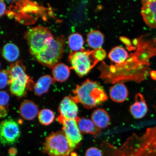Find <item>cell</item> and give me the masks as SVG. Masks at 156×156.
<instances>
[{"label": "cell", "mask_w": 156, "mask_h": 156, "mask_svg": "<svg viewBox=\"0 0 156 156\" xmlns=\"http://www.w3.org/2000/svg\"><path fill=\"white\" fill-rule=\"evenodd\" d=\"M137 49L121 64L109 65L104 62L99 66V77L106 83L127 81L137 83L145 80L151 73L149 60L156 55V41L138 40Z\"/></svg>", "instance_id": "1"}, {"label": "cell", "mask_w": 156, "mask_h": 156, "mask_svg": "<svg viewBox=\"0 0 156 156\" xmlns=\"http://www.w3.org/2000/svg\"><path fill=\"white\" fill-rule=\"evenodd\" d=\"M100 148L103 156H156V126L133 133L119 147L103 141Z\"/></svg>", "instance_id": "2"}, {"label": "cell", "mask_w": 156, "mask_h": 156, "mask_svg": "<svg viewBox=\"0 0 156 156\" xmlns=\"http://www.w3.org/2000/svg\"><path fill=\"white\" fill-rule=\"evenodd\" d=\"M73 93L75 102L81 103L88 109L94 108L108 99L103 87L97 82L89 79L77 85Z\"/></svg>", "instance_id": "3"}, {"label": "cell", "mask_w": 156, "mask_h": 156, "mask_svg": "<svg viewBox=\"0 0 156 156\" xmlns=\"http://www.w3.org/2000/svg\"><path fill=\"white\" fill-rule=\"evenodd\" d=\"M65 41V37L62 35L54 38L42 51L34 58L43 66L52 69L58 63L63 55Z\"/></svg>", "instance_id": "4"}, {"label": "cell", "mask_w": 156, "mask_h": 156, "mask_svg": "<svg viewBox=\"0 0 156 156\" xmlns=\"http://www.w3.org/2000/svg\"><path fill=\"white\" fill-rule=\"evenodd\" d=\"M24 37L33 57L42 51L54 38L50 29L42 26L29 28Z\"/></svg>", "instance_id": "5"}, {"label": "cell", "mask_w": 156, "mask_h": 156, "mask_svg": "<svg viewBox=\"0 0 156 156\" xmlns=\"http://www.w3.org/2000/svg\"><path fill=\"white\" fill-rule=\"evenodd\" d=\"M42 151L49 156H71L73 153L62 130L49 135L44 144Z\"/></svg>", "instance_id": "6"}, {"label": "cell", "mask_w": 156, "mask_h": 156, "mask_svg": "<svg viewBox=\"0 0 156 156\" xmlns=\"http://www.w3.org/2000/svg\"><path fill=\"white\" fill-rule=\"evenodd\" d=\"M69 59L73 69L80 77L88 73L99 61L95 58L94 50H84L71 52Z\"/></svg>", "instance_id": "7"}, {"label": "cell", "mask_w": 156, "mask_h": 156, "mask_svg": "<svg viewBox=\"0 0 156 156\" xmlns=\"http://www.w3.org/2000/svg\"><path fill=\"white\" fill-rule=\"evenodd\" d=\"M57 120L63 126L62 131L67 138L70 148L73 152L83 140V136L80 131L75 120L67 119L59 115Z\"/></svg>", "instance_id": "8"}, {"label": "cell", "mask_w": 156, "mask_h": 156, "mask_svg": "<svg viewBox=\"0 0 156 156\" xmlns=\"http://www.w3.org/2000/svg\"><path fill=\"white\" fill-rule=\"evenodd\" d=\"M19 125L12 119H8L0 123V142L3 145L15 144L20 137Z\"/></svg>", "instance_id": "9"}, {"label": "cell", "mask_w": 156, "mask_h": 156, "mask_svg": "<svg viewBox=\"0 0 156 156\" xmlns=\"http://www.w3.org/2000/svg\"><path fill=\"white\" fill-rule=\"evenodd\" d=\"M11 80L26 83L29 90L34 88V81L26 73V68L21 60H18L11 64L9 71Z\"/></svg>", "instance_id": "10"}, {"label": "cell", "mask_w": 156, "mask_h": 156, "mask_svg": "<svg viewBox=\"0 0 156 156\" xmlns=\"http://www.w3.org/2000/svg\"><path fill=\"white\" fill-rule=\"evenodd\" d=\"M58 111L60 115L69 120H75L77 117L79 108L73 97H64L60 102Z\"/></svg>", "instance_id": "11"}, {"label": "cell", "mask_w": 156, "mask_h": 156, "mask_svg": "<svg viewBox=\"0 0 156 156\" xmlns=\"http://www.w3.org/2000/svg\"><path fill=\"white\" fill-rule=\"evenodd\" d=\"M142 2L141 14L144 22L150 28L156 29V0Z\"/></svg>", "instance_id": "12"}, {"label": "cell", "mask_w": 156, "mask_h": 156, "mask_svg": "<svg viewBox=\"0 0 156 156\" xmlns=\"http://www.w3.org/2000/svg\"><path fill=\"white\" fill-rule=\"evenodd\" d=\"M130 112L134 118L141 119L145 116L148 112V107L145 98L141 93L135 95V102L130 107Z\"/></svg>", "instance_id": "13"}, {"label": "cell", "mask_w": 156, "mask_h": 156, "mask_svg": "<svg viewBox=\"0 0 156 156\" xmlns=\"http://www.w3.org/2000/svg\"><path fill=\"white\" fill-rule=\"evenodd\" d=\"M127 88L123 83H115L110 87L109 94L111 99L115 102L122 103L124 102L128 96Z\"/></svg>", "instance_id": "14"}, {"label": "cell", "mask_w": 156, "mask_h": 156, "mask_svg": "<svg viewBox=\"0 0 156 156\" xmlns=\"http://www.w3.org/2000/svg\"><path fill=\"white\" fill-rule=\"evenodd\" d=\"M19 112L21 116L28 120L34 119L39 113L38 107L36 103L29 100H25L21 103Z\"/></svg>", "instance_id": "15"}, {"label": "cell", "mask_w": 156, "mask_h": 156, "mask_svg": "<svg viewBox=\"0 0 156 156\" xmlns=\"http://www.w3.org/2000/svg\"><path fill=\"white\" fill-rule=\"evenodd\" d=\"M81 134H90L98 136L101 133L100 129L98 128L92 120L85 118L77 117L75 119Z\"/></svg>", "instance_id": "16"}, {"label": "cell", "mask_w": 156, "mask_h": 156, "mask_svg": "<svg viewBox=\"0 0 156 156\" xmlns=\"http://www.w3.org/2000/svg\"><path fill=\"white\" fill-rule=\"evenodd\" d=\"M91 120L98 128L104 129L110 124V116L106 110L102 108H98L93 112L91 115Z\"/></svg>", "instance_id": "17"}, {"label": "cell", "mask_w": 156, "mask_h": 156, "mask_svg": "<svg viewBox=\"0 0 156 156\" xmlns=\"http://www.w3.org/2000/svg\"><path fill=\"white\" fill-rule=\"evenodd\" d=\"M53 77L49 75L42 76L38 80L34 88L35 94L41 96L47 92L51 86L54 83Z\"/></svg>", "instance_id": "18"}, {"label": "cell", "mask_w": 156, "mask_h": 156, "mask_svg": "<svg viewBox=\"0 0 156 156\" xmlns=\"http://www.w3.org/2000/svg\"><path fill=\"white\" fill-rule=\"evenodd\" d=\"M52 74L55 81L64 82L69 76L70 68L65 64L58 63L52 68Z\"/></svg>", "instance_id": "19"}, {"label": "cell", "mask_w": 156, "mask_h": 156, "mask_svg": "<svg viewBox=\"0 0 156 156\" xmlns=\"http://www.w3.org/2000/svg\"><path fill=\"white\" fill-rule=\"evenodd\" d=\"M110 59L116 64H121L127 60L129 56L125 48L118 46L113 48L108 54Z\"/></svg>", "instance_id": "20"}, {"label": "cell", "mask_w": 156, "mask_h": 156, "mask_svg": "<svg viewBox=\"0 0 156 156\" xmlns=\"http://www.w3.org/2000/svg\"><path fill=\"white\" fill-rule=\"evenodd\" d=\"M87 41L91 48L95 50L100 48L104 42V35L99 30H91L87 35Z\"/></svg>", "instance_id": "21"}, {"label": "cell", "mask_w": 156, "mask_h": 156, "mask_svg": "<svg viewBox=\"0 0 156 156\" xmlns=\"http://www.w3.org/2000/svg\"><path fill=\"white\" fill-rule=\"evenodd\" d=\"M2 55L7 61L9 62L15 61L19 57V48L14 44L7 43L3 47Z\"/></svg>", "instance_id": "22"}, {"label": "cell", "mask_w": 156, "mask_h": 156, "mask_svg": "<svg viewBox=\"0 0 156 156\" xmlns=\"http://www.w3.org/2000/svg\"><path fill=\"white\" fill-rule=\"evenodd\" d=\"M69 48L73 51L77 52L83 50L84 44L82 36L78 33H73L70 35L68 40Z\"/></svg>", "instance_id": "23"}, {"label": "cell", "mask_w": 156, "mask_h": 156, "mask_svg": "<svg viewBox=\"0 0 156 156\" xmlns=\"http://www.w3.org/2000/svg\"><path fill=\"white\" fill-rule=\"evenodd\" d=\"M9 90L12 94L18 97L24 96L26 94L27 85L21 82L11 80Z\"/></svg>", "instance_id": "24"}, {"label": "cell", "mask_w": 156, "mask_h": 156, "mask_svg": "<svg viewBox=\"0 0 156 156\" xmlns=\"http://www.w3.org/2000/svg\"><path fill=\"white\" fill-rule=\"evenodd\" d=\"M55 115L50 109H44L39 112L38 119L39 122L43 125H49L53 122Z\"/></svg>", "instance_id": "25"}, {"label": "cell", "mask_w": 156, "mask_h": 156, "mask_svg": "<svg viewBox=\"0 0 156 156\" xmlns=\"http://www.w3.org/2000/svg\"><path fill=\"white\" fill-rule=\"evenodd\" d=\"M11 81V75L9 71L3 70L0 71V89H4L10 85Z\"/></svg>", "instance_id": "26"}, {"label": "cell", "mask_w": 156, "mask_h": 156, "mask_svg": "<svg viewBox=\"0 0 156 156\" xmlns=\"http://www.w3.org/2000/svg\"><path fill=\"white\" fill-rule=\"evenodd\" d=\"M10 97L9 94L4 91H0V108H8Z\"/></svg>", "instance_id": "27"}, {"label": "cell", "mask_w": 156, "mask_h": 156, "mask_svg": "<svg viewBox=\"0 0 156 156\" xmlns=\"http://www.w3.org/2000/svg\"><path fill=\"white\" fill-rule=\"evenodd\" d=\"M85 156H103V153L101 149L96 147H91L87 150Z\"/></svg>", "instance_id": "28"}, {"label": "cell", "mask_w": 156, "mask_h": 156, "mask_svg": "<svg viewBox=\"0 0 156 156\" xmlns=\"http://www.w3.org/2000/svg\"><path fill=\"white\" fill-rule=\"evenodd\" d=\"M94 54L95 58L99 62L102 61L106 58V53L105 50L100 48L94 50Z\"/></svg>", "instance_id": "29"}, {"label": "cell", "mask_w": 156, "mask_h": 156, "mask_svg": "<svg viewBox=\"0 0 156 156\" xmlns=\"http://www.w3.org/2000/svg\"><path fill=\"white\" fill-rule=\"evenodd\" d=\"M6 9V7L5 2L0 0V17L5 14Z\"/></svg>", "instance_id": "30"}, {"label": "cell", "mask_w": 156, "mask_h": 156, "mask_svg": "<svg viewBox=\"0 0 156 156\" xmlns=\"http://www.w3.org/2000/svg\"><path fill=\"white\" fill-rule=\"evenodd\" d=\"M150 75H151L152 79L156 80V71H153L151 72L150 73Z\"/></svg>", "instance_id": "31"}, {"label": "cell", "mask_w": 156, "mask_h": 156, "mask_svg": "<svg viewBox=\"0 0 156 156\" xmlns=\"http://www.w3.org/2000/svg\"><path fill=\"white\" fill-rule=\"evenodd\" d=\"M0 67H1V64H0Z\"/></svg>", "instance_id": "32"}]
</instances>
